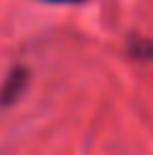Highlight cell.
I'll list each match as a JSON object with an SVG mask.
<instances>
[{
    "label": "cell",
    "mask_w": 153,
    "mask_h": 155,
    "mask_svg": "<svg viewBox=\"0 0 153 155\" xmlns=\"http://www.w3.org/2000/svg\"><path fill=\"white\" fill-rule=\"evenodd\" d=\"M127 54L135 56V59H153V43L143 41V38H133L130 46H127Z\"/></svg>",
    "instance_id": "obj_2"
},
{
    "label": "cell",
    "mask_w": 153,
    "mask_h": 155,
    "mask_svg": "<svg viewBox=\"0 0 153 155\" xmlns=\"http://www.w3.org/2000/svg\"><path fill=\"white\" fill-rule=\"evenodd\" d=\"M41 3H51V5H74V3H84V0H41Z\"/></svg>",
    "instance_id": "obj_3"
},
{
    "label": "cell",
    "mask_w": 153,
    "mask_h": 155,
    "mask_svg": "<svg viewBox=\"0 0 153 155\" xmlns=\"http://www.w3.org/2000/svg\"><path fill=\"white\" fill-rule=\"evenodd\" d=\"M28 79H31V74L25 66H13L10 74L5 76V84L0 87V107H10L13 102L21 99V94H25Z\"/></svg>",
    "instance_id": "obj_1"
}]
</instances>
